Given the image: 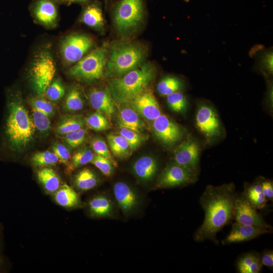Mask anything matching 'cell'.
I'll list each match as a JSON object with an SVG mask.
<instances>
[{"label": "cell", "mask_w": 273, "mask_h": 273, "mask_svg": "<svg viewBox=\"0 0 273 273\" xmlns=\"http://www.w3.org/2000/svg\"><path fill=\"white\" fill-rule=\"evenodd\" d=\"M196 173L173 162L167 165L159 175L156 187L157 188H174L194 183Z\"/></svg>", "instance_id": "9c48e42d"}, {"label": "cell", "mask_w": 273, "mask_h": 273, "mask_svg": "<svg viewBox=\"0 0 273 273\" xmlns=\"http://www.w3.org/2000/svg\"><path fill=\"white\" fill-rule=\"evenodd\" d=\"M94 41L88 35L75 33L66 36L60 44L59 52L63 64L74 65L93 48Z\"/></svg>", "instance_id": "ba28073f"}, {"label": "cell", "mask_w": 273, "mask_h": 273, "mask_svg": "<svg viewBox=\"0 0 273 273\" xmlns=\"http://www.w3.org/2000/svg\"><path fill=\"white\" fill-rule=\"evenodd\" d=\"M52 150L60 162L68 166L71 161L70 152L63 144L55 142L52 145Z\"/></svg>", "instance_id": "7bdbcfd3"}, {"label": "cell", "mask_w": 273, "mask_h": 273, "mask_svg": "<svg viewBox=\"0 0 273 273\" xmlns=\"http://www.w3.org/2000/svg\"><path fill=\"white\" fill-rule=\"evenodd\" d=\"M262 193L267 200H273V183L270 179H266L263 177L259 178Z\"/></svg>", "instance_id": "ee69618b"}, {"label": "cell", "mask_w": 273, "mask_h": 273, "mask_svg": "<svg viewBox=\"0 0 273 273\" xmlns=\"http://www.w3.org/2000/svg\"><path fill=\"white\" fill-rule=\"evenodd\" d=\"M49 116L38 110L32 108V119L35 129L42 134H47L50 129Z\"/></svg>", "instance_id": "74e56055"}, {"label": "cell", "mask_w": 273, "mask_h": 273, "mask_svg": "<svg viewBox=\"0 0 273 273\" xmlns=\"http://www.w3.org/2000/svg\"><path fill=\"white\" fill-rule=\"evenodd\" d=\"M56 65L49 44L40 47L34 54L29 66L28 79L37 96L43 97L54 79Z\"/></svg>", "instance_id": "5b68a950"}, {"label": "cell", "mask_w": 273, "mask_h": 273, "mask_svg": "<svg viewBox=\"0 0 273 273\" xmlns=\"http://www.w3.org/2000/svg\"><path fill=\"white\" fill-rule=\"evenodd\" d=\"M107 53L105 47L98 48L71 67L68 75L84 82L98 80L105 75Z\"/></svg>", "instance_id": "8992f818"}, {"label": "cell", "mask_w": 273, "mask_h": 273, "mask_svg": "<svg viewBox=\"0 0 273 273\" xmlns=\"http://www.w3.org/2000/svg\"><path fill=\"white\" fill-rule=\"evenodd\" d=\"M88 100L92 107L111 121L115 112V102L107 88H93L89 90Z\"/></svg>", "instance_id": "e0dca14e"}, {"label": "cell", "mask_w": 273, "mask_h": 273, "mask_svg": "<svg viewBox=\"0 0 273 273\" xmlns=\"http://www.w3.org/2000/svg\"><path fill=\"white\" fill-rule=\"evenodd\" d=\"M236 222L244 225H257L271 229L262 216L243 196H236L234 208Z\"/></svg>", "instance_id": "7c38bea8"}, {"label": "cell", "mask_w": 273, "mask_h": 273, "mask_svg": "<svg viewBox=\"0 0 273 273\" xmlns=\"http://www.w3.org/2000/svg\"><path fill=\"white\" fill-rule=\"evenodd\" d=\"M200 152L197 142L189 137L174 151V162L197 174Z\"/></svg>", "instance_id": "5bb4252c"}, {"label": "cell", "mask_w": 273, "mask_h": 273, "mask_svg": "<svg viewBox=\"0 0 273 273\" xmlns=\"http://www.w3.org/2000/svg\"><path fill=\"white\" fill-rule=\"evenodd\" d=\"M119 108L117 122L119 127L133 130L143 133L147 127L140 114L128 103L121 104Z\"/></svg>", "instance_id": "ac0fdd59"}, {"label": "cell", "mask_w": 273, "mask_h": 273, "mask_svg": "<svg viewBox=\"0 0 273 273\" xmlns=\"http://www.w3.org/2000/svg\"><path fill=\"white\" fill-rule=\"evenodd\" d=\"M166 102L169 108L177 113L185 112L188 106L186 97L179 91L166 96Z\"/></svg>", "instance_id": "d590c367"}, {"label": "cell", "mask_w": 273, "mask_h": 273, "mask_svg": "<svg viewBox=\"0 0 273 273\" xmlns=\"http://www.w3.org/2000/svg\"><path fill=\"white\" fill-rule=\"evenodd\" d=\"M272 230L262 226L249 225L235 222L230 233L223 240V244L241 243L256 238L262 235L272 233Z\"/></svg>", "instance_id": "2e32d148"}, {"label": "cell", "mask_w": 273, "mask_h": 273, "mask_svg": "<svg viewBox=\"0 0 273 273\" xmlns=\"http://www.w3.org/2000/svg\"><path fill=\"white\" fill-rule=\"evenodd\" d=\"M273 55L270 51L263 54L261 58L262 67L269 74H272L273 69Z\"/></svg>", "instance_id": "f6af8a7d"}, {"label": "cell", "mask_w": 273, "mask_h": 273, "mask_svg": "<svg viewBox=\"0 0 273 273\" xmlns=\"http://www.w3.org/2000/svg\"><path fill=\"white\" fill-rule=\"evenodd\" d=\"M56 203L65 208H75L80 205L79 197L74 189L66 184L60 186L54 193Z\"/></svg>", "instance_id": "44dd1931"}, {"label": "cell", "mask_w": 273, "mask_h": 273, "mask_svg": "<svg viewBox=\"0 0 273 273\" xmlns=\"http://www.w3.org/2000/svg\"><path fill=\"white\" fill-rule=\"evenodd\" d=\"M184 83L178 77L167 75L163 77L158 83L157 90L158 93L163 96H167L183 88Z\"/></svg>", "instance_id": "4dcf8cb0"}, {"label": "cell", "mask_w": 273, "mask_h": 273, "mask_svg": "<svg viewBox=\"0 0 273 273\" xmlns=\"http://www.w3.org/2000/svg\"><path fill=\"white\" fill-rule=\"evenodd\" d=\"M4 264V260L0 256V269L2 267V266Z\"/></svg>", "instance_id": "681fc988"}, {"label": "cell", "mask_w": 273, "mask_h": 273, "mask_svg": "<svg viewBox=\"0 0 273 273\" xmlns=\"http://www.w3.org/2000/svg\"><path fill=\"white\" fill-rule=\"evenodd\" d=\"M84 105V101L80 87L77 85L70 87L65 98L64 109L69 111H77L82 109Z\"/></svg>", "instance_id": "f546056e"}, {"label": "cell", "mask_w": 273, "mask_h": 273, "mask_svg": "<svg viewBox=\"0 0 273 273\" xmlns=\"http://www.w3.org/2000/svg\"><path fill=\"white\" fill-rule=\"evenodd\" d=\"M92 149L96 154L110 159L116 167L117 163L113 159L106 142L99 137L93 138L90 142Z\"/></svg>", "instance_id": "ab89813d"}, {"label": "cell", "mask_w": 273, "mask_h": 273, "mask_svg": "<svg viewBox=\"0 0 273 273\" xmlns=\"http://www.w3.org/2000/svg\"><path fill=\"white\" fill-rule=\"evenodd\" d=\"M39 183L49 193H55L61 186L60 177L56 171L50 167H43L37 172Z\"/></svg>", "instance_id": "83f0119b"}, {"label": "cell", "mask_w": 273, "mask_h": 273, "mask_svg": "<svg viewBox=\"0 0 273 273\" xmlns=\"http://www.w3.org/2000/svg\"><path fill=\"white\" fill-rule=\"evenodd\" d=\"M58 4L54 0H33L30 12L35 22L47 28H53L59 20Z\"/></svg>", "instance_id": "8fae6325"}, {"label": "cell", "mask_w": 273, "mask_h": 273, "mask_svg": "<svg viewBox=\"0 0 273 273\" xmlns=\"http://www.w3.org/2000/svg\"><path fill=\"white\" fill-rule=\"evenodd\" d=\"M128 104L140 116L147 120H154L162 114L155 96L148 89L138 95Z\"/></svg>", "instance_id": "9a60e30c"}, {"label": "cell", "mask_w": 273, "mask_h": 273, "mask_svg": "<svg viewBox=\"0 0 273 273\" xmlns=\"http://www.w3.org/2000/svg\"><path fill=\"white\" fill-rule=\"evenodd\" d=\"M88 206L91 215L95 217H107L112 213V203L104 195L97 196L92 199L89 202Z\"/></svg>", "instance_id": "f1b7e54d"}, {"label": "cell", "mask_w": 273, "mask_h": 273, "mask_svg": "<svg viewBox=\"0 0 273 273\" xmlns=\"http://www.w3.org/2000/svg\"><path fill=\"white\" fill-rule=\"evenodd\" d=\"M107 139L111 151L117 158H127L132 154L128 142L122 135L110 133Z\"/></svg>", "instance_id": "484cf974"}, {"label": "cell", "mask_w": 273, "mask_h": 273, "mask_svg": "<svg viewBox=\"0 0 273 273\" xmlns=\"http://www.w3.org/2000/svg\"><path fill=\"white\" fill-rule=\"evenodd\" d=\"M118 133L127 141L132 152L138 149L149 136L143 133L124 127H119Z\"/></svg>", "instance_id": "d6a6232c"}, {"label": "cell", "mask_w": 273, "mask_h": 273, "mask_svg": "<svg viewBox=\"0 0 273 273\" xmlns=\"http://www.w3.org/2000/svg\"><path fill=\"white\" fill-rule=\"evenodd\" d=\"M85 124V119L82 115H64L61 118L56 126V133L64 135L84 127Z\"/></svg>", "instance_id": "d4e9b609"}, {"label": "cell", "mask_w": 273, "mask_h": 273, "mask_svg": "<svg viewBox=\"0 0 273 273\" xmlns=\"http://www.w3.org/2000/svg\"><path fill=\"white\" fill-rule=\"evenodd\" d=\"M158 170L156 160L149 156H143L134 163L133 170L136 176L141 180H151L155 175Z\"/></svg>", "instance_id": "ffe728a7"}, {"label": "cell", "mask_w": 273, "mask_h": 273, "mask_svg": "<svg viewBox=\"0 0 273 273\" xmlns=\"http://www.w3.org/2000/svg\"><path fill=\"white\" fill-rule=\"evenodd\" d=\"M99 183V178L94 171L84 168L78 171L73 178V184L79 191L85 192L96 187Z\"/></svg>", "instance_id": "cb8c5ba5"}, {"label": "cell", "mask_w": 273, "mask_h": 273, "mask_svg": "<svg viewBox=\"0 0 273 273\" xmlns=\"http://www.w3.org/2000/svg\"><path fill=\"white\" fill-rule=\"evenodd\" d=\"M242 195L257 210L263 208L267 201L259 180L251 184H246Z\"/></svg>", "instance_id": "603a6c76"}, {"label": "cell", "mask_w": 273, "mask_h": 273, "mask_svg": "<svg viewBox=\"0 0 273 273\" xmlns=\"http://www.w3.org/2000/svg\"><path fill=\"white\" fill-rule=\"evenodd\" d=\"M89 0H67V4L70 5L72 3H85Z\"/></svg>", "instance_id": "7dc6e473"}, {"label": "cell", "mask_w": 273, "mask_h": 273, "mask_svg": "<svg viewBox=\"0 0 273 273\" xmlns=\"http://www.w3.org/2000/svg\"><path fill=\"white\" fill-rule=\"evenodd\" d=\"M58 4H67V0H54Z\"/></svg>", "instance_id": "c3c4849f"}, {"label": "cell", "mask_w": 273, "mask_h": 273, "mask_svg": "<svg viewBox=\"0 0 273 273\" xmlns=\"http://www.w3.org/2000/svg\"><path fill=\"white\" fill-rule=\"evenodd\" d=\"M147 56L145 48L135 42H116L110 48L105 75L109 79L121 77L143 64Z\"/></svg>", "instance_id": "277c9868"}, {"label": "cell", "mask_w": 273, "mask_h": 273, "mask_svg": "<svg viewBox=\"0 0 273 273\" xmlns=\"http://www.w3.org/2000/svg\"><path fill=\"white\" fill-rule=\"evenodd\" d=\"M153 129L157 138L164 144L171 146L183 138V129L165 114H161L153 120Z\"/></svg>", "instance_id": "4fadbf2b"}, {"label": "cell", "mask_w": 273, "mask_h": 273, "mask_svg": "<svg viewBox=\"0 0 273 273\" xmlns=\"http://www.w3.org/2000/svg\"><path fill=\"white\" fill-rule=\"evenodd\" d=\"M58 161V158L55 154L49 151L37 152L31 158V162L34 167L55 165Z\"/></svg>", "instance_id": "e575fe53"}, {"label": "cell", "mask_w": 273, "mask_h": 273, "mask_svg": "<svg viewBox=\"0 0 273 273\" xmlns=\"http://www.w3.org/2000/svg\"><path fill=\"white\" fill-rule=\"evenodd\" d=\"M113 191L117 204L124 214L129 213L135 208L138 196L128 185L123 182L116 183Z\"/></svg>", "instance_id": "d6986e66"}, {"label": "cell", "mask_w": 273, "mask_h": 273, "mask_svg": "<svg viewBox=\"0 0 273 273\" xmlns=\"http://www.w3.org/2000/svg\"><path fill=\"white\" fill-rule=\"evenodd\" d=\"M80 21L95 29H101L104 23L103 14L99 5L93 3L85 7L80 17Z\"/></svg>", "instance_id": "7402d4cb"}, {"label": "cell", "mask_w": 273, "mask_h": 273, "mask_svg": "<svg viewBox=\"0 0 273 273\" xmlns=\"http://www.w3.org/2000/svg\"><path fill=\"white\" fill-rule=\"evenodd\" d=\"M143 18V0H121L115 10L114 23L119 32L126 33L136 28Z\"/></svg>", "instance_id": "52a82bcc"}, {"label": "cell", "mask_w": 273, "mask_h": 273, "mask_svg": "<svg viewBox=\"0 0 273 273\" xmlns=\"http://www.w3.org/2000/svg\"><path fill=\"white\" fill-rule=\"evenodd\" d=\"M85 119V124L90 129L98 131L110 128L108 119L102 113L96 111L89 115Z\"/></svg>", "instance_id": "836d02e7"}, {"label": "cell", "mask_w": 273, "mask_h": 273, "mask_svg": "<svg viewBox=\"0 0 273 273\" xmlns=\"http://www.w3.org/2000/svg\"><path fill=\"white\" fill-rule=\"evenodd\" d=\"M262 266L260 256L253 252L243 254L237 262V267L240 273H259Z\"/></svg>", "instance_id": "4316f807"}, {"label": "cell", "mask_w": 273, "mask_h": 273, "mask_svg": "<svg viewBox=\"0 0 273 273\" xmlns=\"http://www.w3.org/2000/svg\"><path fill=\"white\" fill-rule=\"evenodd\" d=\"M87 130L83 127L64 135L65 142L72 148L80 146L85 140Z\"/></svg>", "instance_id": "f35d334b"}, {"label": "cell", "mask_w": 273, "mask_h": 273, "mask_svg": "<svg viewBox=\"0 0 273 273\" xmlns=\"http://www.w3.org/2000/svg\"><path fill=\"white\" fill-rule=\"evenodd\" d=\"M155 76L153 65L143 64L121 77L111 79L108 82V88L115 103H129L148 89Z\"/></svg>", "instance_id": "3957f363"}, {"label": "cell", "mask_w": 273, "mask_h": 273, "mask_svg": "<svg viewBox=\"0 0 273 273\" xmlns=\"http://www.w3.org/2000/svg\"><path fill=\"white\" fill-rule=\"evenodd\" d=\"M196 125L200 132L209 141L218 137L221 133V124L217 113L207 104L199 105L196 115Z\"/></svg>", "instance_id": "30bf717a"}, {"label": "cell", "mask_w": 273, "mask_h": 273, "mask_svg": "<svg viewBox=\"0 0 273 273\" xmlns=\"http://www.w3.org/2000/svg\"><path fill=\"white\" fill-rule=\"evenodd\" d=\"M65 89L61 80L54 79L46 90L44 96L50 100L58 102L65 95Z\"/></svg>", "instance_id": "8d00e7d4"}, {"label": "cell", "mask_w": 273, "mask_h": 273, "mask_svg": "<svg viewBox=\"0 0 273 273\" xmlns=\"http://www.w3.org/2000/svg\"><path fill=\"white\" fill-rule=\"evenodd\" d=\"M91 163L107 176H109L113 174L114 167H115L110 159L96 154H94Z\"/></svg>", "instance_id": "60d3db41"}, {"label": "cell", "mask_w": 273, "mask_h": 273, "mask_svg": "<svg viewBox=\"0 0 273 273\" xmlns=\"http://www.w3.org/2000/svg\"><path fill=\"white\" fill-rule=\"evenodd\" d=\"M236 196L233 183L206 187L199 200L205 217L202 224L194 233L195 241L209 240L218 243L217 233L234 218Z\"/></svg>", "instance_id": "6da1fadb"}, {"label": "cell", "mask_w": 273, "mask_h": 273, "mask_svg": "<svg viewBox=\"0 0 273 273\" xmlns=\"http://www.w3.org/2000/svg\"><path fill=\"white\" fill-rule=\"evenodd\" d=\"M5 120V147L13 153H21L32 141L36 129L18 90L8 92Z\"/></svg>", "instance_id": "7a4b0ae2"}, {"label": "cell", "mask_w": 273, "mask_h": 273, "mask_svg": "<svg viewBox=\"0 0 273 273\" xmlns=\"http://www.w3.org/2000/svg\"><path fill=\"white\" fill-rule=\"evenodd\" d=\"M30 104L32 108L41 111L49 117L52 116L54 113L53 105L43 97L37 96L32 98Z\"/></svg>", "instance_id": "b9f144b4"}, {"label": "cell", "mask_w": 273, "mask_h": 273, "mask_svg": "<svg viewBox=\"0 0 273 273\" xmlns=\"http://www.w3.org/2000/svg\"><path fill=\"white\" fill-rule=\"evenodd\" d=\"M262 265L270 268L273 267V251L272 250H266L264 251L260 256Z\"/></svg>", "instance_id": "bcb514c9"}, {"label": "cell", "mask_w": 273, "mask_h": 273, "mask_svg": "<svg viewBox=\"0 0 273 273\" xmlns=\"http://www.w3.org/2000/svg\"><path fill=\"white\" fill-rule=\"evenodd\" d=\"M94 156V154L89 147L85 146L79 149L75 152L71 158L68 170L71 172L91 162Z\"/></svg>", "instance_id": "1f68e13d"}]
</instances>
